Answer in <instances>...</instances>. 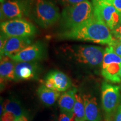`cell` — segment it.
Listing matches in <instances>:
<instances>
[{"instance_id": "6", "label": "cell", "mask_w": 121, "mask_h": 121, "mask_svg": "<svg viewBox=\"0 0 121 121\" xmlns=\"http://www.w3.org/2000/svg\"><path fill=\"white\" fill-rule=\"evenodd\" d=\"M37 30L33 24L23 19L4 21L1 23V32L9 37L31 38Z\"/></svg>"}, {"instance_id": "30", "label": "cell", "mask_w": 121, "mask_h": 121, "mask_svg": "<svg viewBox=\"0 0 121 121\" xmlns=\"http://www.w3.org/2000/svg\"><path fill=\"white\" fill-rule=\"evenodd\" d=\"M15 121H29V119L26 115H22L20 117H17Z\"/></svg>"}, {"instance_id": "4", "label": "cell", "mask_w": 121, "mask_h": 121, "mask_svg": "<svg viewBox=\"0 0 121 121\" xmlns=\"http://www.w3.org/2000/svg\"><path fill=\"white\" fill-rule=\"evenodd\" d=\"M30 14L35 22L43 28L53 25L60 17L58 7L48 0H36L32 4Z\"/></svg>"}, {"instance_id": "11", "label": "cell", "mask_w": 121, "mask_h": 121, "mask_svg": "<svg viewBox=\"0 0 121 121\" xmlns=\"http://www.w3.org/2000/svg\"><path fill=\"white\" fill-rule=\"evenodd\" d=\"M40 67L38 62H16L15 67L14 81L35 79L38 76Z\"/></svg>"}, {"instance_id": "28", "label": "cell", "mask_w": 121, "mask_h": 121, "mask_svg": "<svg viewBox=\"0 0 121 121\" xmlns=\"http://www.w3.org/2000/svg\"><path fill=\"white\" fill-rule=\"evenodd\" d=\"M113 121H121V103L115 112Z\"/></svg>"}, {"instance_id": "5", "label": "cell", "mask_w": 121, "mask_h": 121, "mask_svg": "<svg viewBox=\"0 0 121 121\" xmlns=\"http://www.w3.org/2000/svg\"><path fill=\"white\" fill-rule=\"evenodd\" d=\"M32 4L31 0H1V22L28 16Z\"/></svg>"}, {"instance_id": "1", "label": "cell", "mask_w": 121, "mask_h": 121, "mask_svg": "<svg viewBox=\"0 0 121 121\" xmlns=\"http://www.w3.org/2000/svg\"><path fill=\"white\" fill-rule=\"evenodd\" d=\"M58 36L63 39L83 40L108 45H112L116 40L110 29L94 14L80 25L62 31Z\"/></svg>"}, {"instance_id": "13", "label": "cell", "mask_w": 121, "mask_h": 121, "mask_svg": "<svg viewBox=\"0 0 121 121\" xmlns=\"http://www.w3.org/2000/svg\"><path fill=\"white\" fill-rule=\"evenodd\" d=\"M86 121H100L101 115L96 98L90 95H83Z\"/></svg>"}, {"instance_id": "19", "label": "cell", "mask_w": 121, "mask_h": 121, "mask_svg": "<svg viewBox=\"0 0 121 121\" xmlns=\"http://www.w3.org/2000/svg\"><path fill=\"white\" fill-rule=\"evenodd\" d=\"M75 121H85V109L84 99L79 94H76V101L73 108Z\"/></svg>"}, {"instance_id": "16", "label": "cell", "mask_w": 121, "mask_h": 121, "mask_svg": "<svg viewBox=\"0 0 121 121\" xmlns=\"http://www.w3.org/2000/svg\"><path fill=\"white\" fill-rule=\"evenodd\" d=\"M121 64L117 63H112L102 66V74L103 76L107 81L113 83H119L121 82L120 76Z\"/></svg>"}, {"instance_id": "24", "label": "cell", "mask_w": 121, "mask_h": 121, "mask_svg": "<svg viewBox=\"0 0 121 121\" xmlns=\"http://www.w3.org/2000/svg\"><path fill=\"white\" fill-rule=\"evenodd\" d=\"M16 117L10 112H4L1 116V121H15Z\"/></svg>"}, {"instance_id": "15", "label": "cell", "mask_w": 121, "mask_h": 121, "mask_svg": "<svg viewBox=\"0 0 121 121\" xmlns=\"http://www.w3.org/2000/svg\"><path fill=\"white\" fill-rule=\"evenodd\" d=\"M76 90L72 89L60 95L58 104L63 113L69 114H73V108L76 101Z\"/></svg>"}, {"instance_id": "21", "label": "cell", "mask_w": 121, "mask_h": 121, "mask_svg": "<svg viewBox=\"0 0 121 121\" xmlns=\"http://www.w3.org/2000/svg\"><path fill=\"white\" fill-rule=\"evenodd\" d=\"M113 37L116 40L121 41V21L118 25L111 31Z\"/></svg>"}, {"instance_id": "3", "label": "cell", "mask_w": 121, "mask_h": 121, "mask_svg": "<svg viewBox=\"0 0 121 121\" xmlns=\"http://www.w3.org/2000/svg\"><path fill=\"white\" fill-rule=\"evenodd\" d=\"M68 54L78 63L90 67L102 66L105 50L95 45H71L65 48Z\"/></svg>"}, {"instance_id": "7", "label": "cell", "mask_w": 121, "mask_h": 121, "mask_svg": "<svg viewBox=\"0 0 121 121\" xmlns=\"http://www.w3.org/2000/svg\"><path fill=\"white\" fill-rule=\"evenodd\" d=\"M121 100L120 87L104 82L102 86V104L106 116L110 119Z\"/></svg>"}, {"instance_id": "22", "label": "cell", "mask_w": 121, "mask_h": 121, "mask_svg": "<svg viewBox=\"0 0 121 121\" xmlns=\"http://www.w3.org/2000/svg\"><path fill=\"white\" fill-rule=\"evenodd\" d=\"M58 121H75V115L62 113L60 115Z\"/></svg>"}, {"instance_id": "20", "label": "cell", "mask_w": 121, "mask_h": 121, "mask_svg": "<svg viewBox=\"0 0 121 121\" xmlns=\"http://www.w3.org/2000/svg\"><path fill=\"white\" fill-rule=\"evenodd\" d=\"M112 63L121 64V57L115 53L112 45H108L105 49L102 66H106Z\"/></svg>"}, {"instance_id": "9", "label": "cell", "mask_w": 121, "mask_h": 121, "mask_svg": "<svg viewBox=\"0 0 121 121\" xmlns=\"http://www.w3.org/2000/svg\"><path fill=\"white\" fill-rule=\"evenodd\" d=\"M93 7L94 15L105 24L111 31L121 21V14L113 4H102Z\"/></svg>"}, {"instance_id": "8", "label": "cell", "mask_w": 121, "mask_h": 121, "mask_svg": "<svg viewBox=\"0 0 121 121\" xmlns=\"http://www.w3.org/2000/svg\"><path fill=\"white\" fill-rule=\"evenodd\" d=\"M47 54L45 44L38 41L31 44L22 51L15 55L10 56V58L16 62H38L45 58Z\"/></svg>"}, {"instance_id": "17", "label": "cell", "mask_w": 121, "mask_h": 121, "mask_svg": "<svg viewBox=\"0 0 121 121\" xmlns=\"http://www.w3.org/2000/svg\"><path fill=\"white\" fill-rule=\"evenodd\" d=\"M37 93L42 103L48 106L54 104L60 96V92L48 88L44 84L39 87Z\"/></svg>"}, {"instance_id": "10", "label": "cell", "mask_w": 121, "mask_h": 121, "mask_svg": "<svg viewBox=\"0 0 121 121\" xmlns=\"http://www.w3.org/2000/svg\"><path fill=\"white\" fill-rule=\"evenodd\" d=\"M43 84L52 90L63 92L66 91L71 87V81L63 72L53 70L47 73Z\"/></svg>"}, {"instance_id": "18", "label": "cell", "mask_w": 121, "mask_h": 121, "mask_svg": "<svg viewBox=\"0 0 121 121\" xmlns=\"http://www.w3.org/2000/svg\"><path fill=\"white\" fill-rule=\"evenodd\" d=\"M3 113L10 112L14 115L16 118L25 115V113L20 103L15 99H7L2 104Z\"/></svg>"}, {"instance_id": "23", "label": "cell", "mask_w": 121, "mask_h": 121, "mask_svg": "<svg viewBox=\"0 0 121 121\" xmlns=\"http://www.w3.org/2000/svg\"><path fill=\"white\" fill-rule=\"evenodd\" d=\"M86 1L88 0H60V2L63 5L66 6V7L75 5Z\"/></svg>"}, {"instance_id": "25", "label": "cell", "mask_w": 121, "mask_h": 121, "mask_svg": "<svg viewBox=\"0 0 121 121\" xmlns=\"http://www.w3.org/2000/svg\"><path fill=\"white\" fill-rule=\"evenodd\" d=\"M113 50L116 54L121 57V40H115L114 43L112 45Z\"/></svg>"}, {"instance_id": "29", "label": "cell", "mask_w": 121, "mask_h": 121, "mask_svg": "<svg viewBox=\"0 0 121 121\" xmlns=\"http://www.w3.org/2000/svg\"><path fill=\"white\" fill-rule=\"evenodd\" d=\"M113 5L121 14V0H113Z\"/></svg>"}, {"instance_id": "26", "label": "cell", "mask_w": 121, "mask_h": 121, "mask_svg": "<svg viewBox=\"0 0 121 121\" xmlns=\"http://www.w3.org/2000/svg\"><path fill=\"white\" fill-rule=\"evenodd\" d=\"M113 0H93V6L102 4H113Z\"/></svg>"}, {"instance_id": "27", "label": "cell", "mask_w": 121, "mask_h": 121, "mask_svg": "<svg viewBox=\"0 0 121 121\" xmlns=\"http://www.w3.org/2000/svg\"><path fill=\"white\" fill-rule=\"evenodd\" d=\"M8 36L5 35L4 33L1 32V40H0V51L4 48V46L6 44L7 39L9 38Z\"/></svg>"}, {"instance_id": "2", "label": "cell", "mask_w": 121, "mask_h": 121, "mask_svg": "<svg viewBox=\"0 0 121 121\" xmlns=\"http://www.w3.org/2000/svg\"><path fill=\"white\" fill-rule=\"evenodd\" d=\"M93 4L89 1L65 7L60 13V32L71 30L91 17L93 15Z\"/></svg>"}, {"instance_id": "12", "label": "cell", "mask_w": 121, "mask_h": 121, "mask_svg": "<svg viewBox=\"0 0 121 121\" xmlns=\"http://www.w3.org/2000/svg\"><path fill=\"white\" fill-rule=\"evenodd\" d=\"M31 38L9 37L4 48L0 51L1 57L15 55L31 44Z\"/></svg>"}, {"instance_id": "31", "label": "cell", "mask_w": 121, "mask_h": 121, "mask_svg": "<svg viewBox=\"0 0 121 121\" xmlns=\"http://www.w3.org/2000/svg\"><path fill=\"white\" fill-rule=\"evenodd\" d=\"M120 76L121 78V70H120Z\"/></svg>"}, {"instance_id": "14", "label": "cell", "mask_w": 121, "mask_h": 121, "mask_svg": "<svg viewBox=\"0 0 121 121\" xmlns=\"http://www.w3.org/2000/svg\"><path fill=\"white\" fill-rule=\"evenodd\" d=\"M16 63V62L10 57H1L0 76L1 82L8 80H14Z\"/></svg>"}]
</instances>
